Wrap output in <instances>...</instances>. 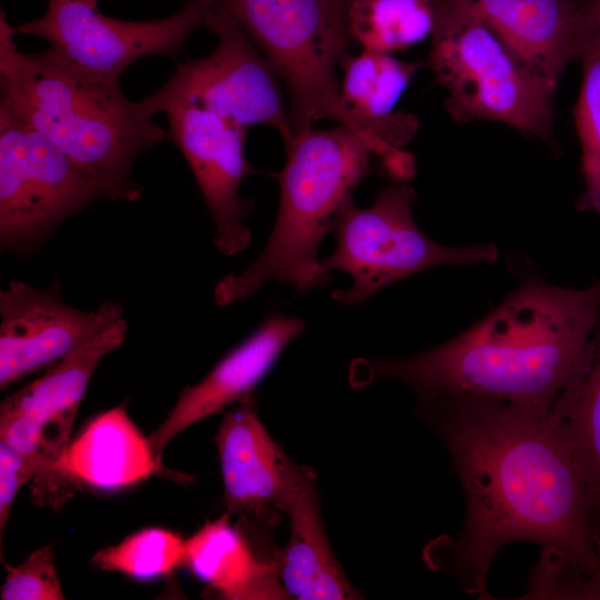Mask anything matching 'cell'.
<instances>
[{
	"label": "cell",
	"instance_id": "cell-3",
	"mask_svg": "<svg viewBox=\"0 0 600 600\" xmlns=\"http://www.w3.org/2000/svg\"><path fill=\"white\" fill-rule=\"evenodd\" d=\"M16 29L0 13V104L6 106L94 178L107 198L133 202L143 188L132 169L141 153L167 138L119 78L82 69L52 49L18 50Z\"/></svg>",
	"mask_w": 600,
	"mask_h": 600
},
{
	"label": "cell",
	"instance_id": "cell-9",
	"mask_svg": "<svg viewBox=\"0 0 600 600\" xmlns=\"http://www.w3.org/2000/svg\"><path fill=\"white\" fill-rule=\"evenodd\" d=\"M103 187L21 117L0 104V246L26 254Z\"/></svg>",
	"mask_w": 600,
	"mask_h": 600
},
{
	"label": "cell",
	"instance_id": "cell-13",
	"mask_svg": "<svg viewBox=\"0 0 600 600\" xmlns=\"http://www.w3.org/2000/svg\"><path fill=\"white\" fill-rule=\"evenodd\" d=\"M227 513L272 523L310 470L291 460L261 422L253 394L228 411L218 429Z\"/></svg>",
	"mask_w": 600,
	"mask_h": 600
},
{
	"label": "cell",
	"instance_id": "cell-19",
	"mask_svg": "<svg viewBox=\"0 0 600 600\" xmlns=\"http://www.w3.org/2000/svg\"><path fill=\"white\" fill-rule=\"evenodd\" d=\"M127 330L123 318L3 401L43 424L48 437L62 453L70 441L76 414L96 368L122 344Z\"/></svg>",
	"mask_w": 600,
	"mask_h": 600
},
{
	"label": "cell",
	"instance_id": "cell-27",
	"mask_svg": "<svg viewBox=\"0 0 600 600\" xmlns=\"http://www.w3.org/2000/svg\"><path fill=\"white\" fill-rule=\"evenodd\" d=\"M6 568L7 576L0 591L2 600L64 599L51 546H42L20 564H6Z\"/></svg>",
	"mask_w": 600,
	"mask_h": 600
},
{
	"label": "cell",
	"instance_id": "cell-22",
	"mask_svg": "<svg viewBox=\"0 0 600 600\" xmlns=\"http://www.w3.org/2000/svg\"><path fill=\"white\" fill-rule=\"evenodd\" d=\"M437 0H349L346 7L350 40L362 50L390 53L432 33Z\"/></svg>",
	"mask_w": 600,
	"mask_h": 600
},
{
	"label": "cell",
	"instance_id": "cell-26",
	"mask_svg": "<svg viewBox=\"0 0 600 600\" xmlns=\"http://www.w3.org/2000/svg\"><path fill=\"white\" fill-rule=\"evenodd\" d=\"M523 599H600V569L582 573L564 566L561 557L543 549L531 570Z\"/></svg>",
	"mask_w": 600,
	"mask_h": 600
},
{
	"label": "cell",
	"instance_id": "cell-20",
	"mask_svg": "<svg viewBox=\"0 0 600 600\" xmlns=\"http://www.w3.org/2000/svg\"><path fill=\"white\" fill-rule=\"evenodd\" d=\"M422 61H402L390 53L362 50L346 54L340 84L348 109L382 140L401 148L413 136L417 120L410 114H392L396 103Z\"/></svg>",
	"mask_w": 600,
	"mask_h": 600
},
{
	"label": "cell",
	"instance_id": "cell-8",
	"mask_svg": "<svg viewBox=\"0 0 600 600\" xmlns=\"http://www.w3.org/2000/svg\"><path fill=\"white\" fill-rule=\"evenodd\" d=\"M206 29L216 36V48L178 64L162 87L140 100L143 108L154 117L176 104H196L244 128L270 126L289 143L294 138L289 106L272 64L217 1Z\"/></svg>",
	"mask_w": 600,
	"mask_h": 600
},
{
	"label": "cell",
	"instance_id": "cell-15",
	"mask_svg": "<svg viewBox=\"0 0 600 600\" xmlns=\"http://www.w3.org/2000/svg\"><path fill=\"white\" fill-rule=\"evenodd\" d=\"M306 327L307 322L299 317L269 314L200 382L181 391L164 421L149 437L154 453L159 456L174 437L192 424L252 396L283 350Z\"/></svg>",
	"mask_w": 600,
	"mask_h": 600
},
{
	"label": "cell",
	"instance_id": "cell-18",
	"mask_svg": "<svg viewBox=\"0 0 600 600\" xmlns=\"http://www.w3.org/2000/svg\"><path fill=\"white\" fill-rule=\"evenodd\" d=\"M230 517L206 522L186 540L184 566L227 600L289 599L277 571L276 554H262Z\"/></svg>",
	"mask_w": 600,
	"mask_h": 600
},
{
	"label": "cell",
	"instance_id": "cell-16",
	"mask_svg": "<svg viewBox=\"0 0 600 600\" xmlns=\"http://www.w3.org/2000/svg\"><path fill=\"white\" fill-rule=\"evenodd\" d=\"M62 476L77 488L121 489L158 472L157 456L123 406L107 410L69 441L58 459Z\"/></svg>",
	"mask_w": 600,
	"mask_h": 600
},
{
	"label": "cell",
	"instance_id": "cell-11",
	"mask_svg": "<svg viewBox=\"0 0 600 600\" xmlns=\"http://www.w3.org/2000/svg\"><path fill=\"white\" fill-rule=\"evenodd\" d=\"M169 138L181 151L210 213L217 249L224 256L241 252L251 242L247 220L254 201L239 187L257 170L244 152L247 130L199 106L180 103L164 111Z\"/></svg>",
	"mask_w": 600,
	"mask_h": 600
},
{
	"label": "cell",
	"instance_id": "cell-1",
	"mask_svg": "<svg viewBox=\"0 0 600 600\" xmlns=\"http://www.w3.org/2000/svg\"><path fill=\"white\" fill-rule=\"evenodd\" d=\"M418 411L448 450L467 503L459 536L426 547L431 569L480 599L491 598L488 572L511 542L551 549L574 571L600 569V523L557 419L463 396L418 403Z\"/></svg>",
	"mask_w": 600,
	"mask_h": 600
},
{
	"label": "cell",
	"instance_id": "cell-10",
	"mask_svg": "<svg viewBox=\"0 0 600 600\" xmlns=\"http://www.w3.org/2000/svg\"><path fill=\"white\" fill-rule=\"evenodd\" d=\"M214 4L186 0L166 18L128 21L101 14L97 0H48L43 16L14 29L47 40L50 49L82 69L120 78L141 58H177L191 33L206 28Z\"/></svg>",
	"mask_w": 600,
	"mask_h": 600
},
{
	"label": "cell",
	"instance_id": "cell-6",
	"mask_svg": "<svg viewBox=\"0 0 600 600\" xmlns=\"http://www.w3.org/2000/svg\"><path fill=\"white\" fill-rule=\"evenodd\" d=\"M427 64L448 92L446 107L461 122L490 120L551 143L556 88L534 74L471 11L437 0Z\"/></svg>",
	"mask_w": 600,
	"mask_h": 600
},
{
	"label": "cell",
	"instance_id": "cell-2",
	"mask_svg": "<svg viewBox=\"0 0 600 600\" xmlns=\"http://www.w3.org/2000/svg\"><path fill=\"white\" fill-rule=\"evenodd\" d=\"M600 284L570 289L531 278L453 339L423 352L361 359L351 382L399 381L418 403L472 397L551 414L589 348Z\"/></svg>",
	"mask_w": 600,
	"mask_h": 600
},
{
	"label": "cell",
	"instance_id": "cell-24",
	"mask_svg": "<svg viewBox=\"0 0 600 600\" xmlns=\"http://www.w3.org/2000/svg\"><path fill=\"white\" fill-rule=\"evenodd\" d=\"M186 561V540L167 529L146 528L99 550L91 562L101 570L137 579L168 576Z\"/></svg>",
	"mask_w": 600,
	"mask_h": 600
},
{
	"label": "cell",
	"instance_id": "cell-12",
	"mask_svg": "<svg viewBox=\"0 0 600 600\" xmlns=\"http://www.w3.org/2000/svg\"><path fill=\"white\" fill-rule=\"evenodd\" d=\"M0 388L49 368L123 319L117 301L93 311L67 304L56 289L12 280L0 292Z\"/></svg>",
	"mask_w": 600,
	"mask_h": 600
},
{
	"label": "cell",
	"instance_id": "cell-21",
	"mask_svg": "<svg viewBox=\"0 0 600 600\" xmlns=\"http://www.w3.org/2000/svg\"><path fill=\"white\" fill-rule=\"evenodd\" d=\"M551 416L566 432L600 523V316L582 363Z\"/></svg>",
	"mask_w": 600,
	"mask_h": 600
},
{
	"label": "cell",
	"instance_id": "cell-28",
	"mask_svg": "<svg viewBox=\"0 0 600 600\" xmlns=\"http://www.w3.org/2000/svg\"><path fill=\"white\" fill-rule=\"evenodd\" d=\"M31 480L32 472L24 459L6 442L0 441V536L18 491Z\"/></svg>",
	"mask_w": 600,
	"mask_h": 600
},
{
	"label": "cell",
	"instance_id": "cell-30",
	"mask_svg": "<svg viewBox=\"0 0 600 600\" xmlns=\"http://www.w3.org/2000/svg\"><path fill=\"white\" fill-rule=\"evenodd\" d=\"M596 12H597L598 20L600 22V0H596Z\"/></svg>",
	"mask_w": 600,
	"mask_h": 600
},
{
	"label": "cell",
	"instance_id": "cell-14",
	"mask_svg": "<svg viewBox=\"0 0 600 600\" xmlns=\"http://www.w3.org/2000/svg\"><path fill=\"white\" fill-rule=\"evenodd\" d=\"M534 74L557 88L597 23L596 0H456Z\"/></svg>",
	"mask_w": 600,
	"mask_h": 600
},
{
	"label": "cell",
	"instance_id": "cell-31",
	"mask_svg": "<svg viewBox=\"0 0 600 600\" xmlns=\"http://www.w3.org/2000/svg\"><path fill=\"white\" fill-rule=\"evenodd\" d=\"M342 2H344L346 4L349 2V0H341Z\"/></svg>",
	"mask_w": 600,
	"mask_h": 600
},
{
	"label": "cell",
	"instance_id": "cell-4",
	"mask_svg": "<svg viewBox=\"0 0 600 600\" xmlns=\"http://www.w3.org/2000/svg\"><path fill=\"white\" fill-rule=\"evenodd\" d=\"M284 146L272 232L247 269L217 283L218 306L246 300L270 280L291 286L298 294L330 283V271L319 259L321 241L333 231L359 183L377 169L386 173L370 146L343 124L311 128Z\"/></svg>",
	"mask_w": 600,
	"mask_h": 600
},
{
	"label": "cell",
	"instance_id": "cell-7",
	"mask_svg": "<svg viewBox=\"0 0 600 600\" xmlns=\"http://www.w3.org/2000/svg\"><path fill=\"white\" fill-rule=\"evenodd\" d=\"M416 190L398 182L381 188L372 204L350 201L333 229L334 251L321 258L328 271L347 272L352 284L332 291L344 307L370 300L386 287L418 272L451 264L490 263L498 257L493 244L448 247L422 232L412 217Z\"/></svg>",
	"mask_w": 600,
	"mask_h": 600
},
{
	"label": "cell",
	"instance_id": "cell-25",
	"mask_svg": "<svg viewBox=\"0 0 600 600\" xmlns=\"http://www.w3.org/2000/svg\"><path fill=\"white\" fill-rule=\"evenodd\" d=\"M578 60L582 66V83L574 109V120L582 148L583 176H587L600 170L599 20L587 37Z\"/></svg>",
	"mask_w": 600,
	"mask_h": 600
},
{
	"label": "cell",
	"instance_id": "cell-5",
	"mask_svg": "<svg viewBox=\"0 0 600 600\" xmlns=\"http://www.w3.org/2000/svg\"><path fill=\"white\" fill-rule=\"evenodd\" d=\"M269 60L289 96L294 136L329 119L357 132L388 171L408 153L378 137L346 106L336 74L350 40L341 0H216Z\"/></svg>",
	"mask_w": 600,
	"mask_h": 600
},
{
	"label": "cell",
	"instance_id": "cell-17",
	"mask_svg": "<svg viewBox=\"0 0 600 600\" xmlns=\"http://www.w3.org/2000/svg\"><path fill=\"white\" fill-rule=\"evenodd\" d=\"M319 502L317 474L310 469L283 513L290 520V538L276 551L280 582L297 600L360 599L330 547Z\"/></svg>",
	"mask_w": 600,
	"mask_h": 600
},
{
	"label": "cell",
	"instance_id": "cell-23",
	"mask_svg": "<svg viewBox=\"0 0 600 600\" xmlns=\"http://www.w3.org/2000/svg\"><path fill=\"white\" fill-rule=\"evenodd\" d=\"M0 440L16 450L31 472V497L41 507L58 509L77 487L57 467L60 451L51 442L43 424L6 401L0 407Z\"/></svg>",
	"mask_w": 600,
	"mask_h": 600
},
{
	"label": "cell",
	"instance_id": "cell-29",
	"mask_svg": "<svg viewBox=\"0 0 600 600\" xmlns=\"http://www.w3.org/2000/svg\"><path fill=\"white\" fill-rule=\"evenodd\" d=\"M586 189L579 200L581 209L593 210L600 216V170L584 176Z\"/></svg>",
	"mask_w": 600,
	"mask_h": 600
}]
</instances>
